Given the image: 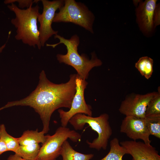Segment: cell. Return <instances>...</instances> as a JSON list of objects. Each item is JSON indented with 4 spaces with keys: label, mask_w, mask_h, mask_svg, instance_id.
<instances>
[{
    "label": "cell",
    "mask_w": 160,
    "mask_h": 160,
    "mask_svg": "<svg viewBox=\"0 0 160 160\" xmlns=\"http://www.w3.org/2000/svg\"><path fill=\"white\" fill-rule=\"evenodd\" d=\"M158 91L148 103L147 106L145 117H160V87Z\"/></svg>",
    "instance_id": "18"
},
{
    "label": "cell",
    "mask_w": 160,
    "mask_h": 160,
    "mask_svg": "<svg viewBox=\"0 0 160 160\" xmlns=\"http://www.w3.org/2000/svg\"><path fill=\"white\" fill-rule=\"evenodd\" d=\"M41 1L43 6V10L42 14L39 15L38 21L40 23L39 31L40 42L41 47H43L50 37L53 35L57 34L58 31L53 30L52 24L55 12L63 5L64 0Z\"/></svg>",
    "instance_id": "9"
},
{
    "label": "cell",
    "mask_w": 160,
    "mask_h": 160,
    "mask_svg": "<svg viewBox=\"0 0 160 160\" xmlns=\"http://www.w3.org/2000/svg\"><path fill=\"white\" fill-rule=\"evenodd\" d=\"M60 155L63 160H90L94 156L93 154H83L76 151L67 140L62 146Z\"/></svg>",
    "instance_id": "14"
},
{
    "label": "cell",
    "mask_w": 160,
    "mask_h": 160,
    "mask_svg": "<svg viewBox=\"0 0 160 160\" xmlns=\"http://www.w3.org/2000/svg\"><path fill=\"white\" fill-rule=\"evenodd\" d=\"M39 144L20 145L15 152L23 159L26 160H36L40 148Z\"/></svg>",
    "instance_id": "16"
},
{
    "label": "cell",
    "mask_w": 160,
    "mask_h": 160,
    "mask_svg": "<svg viewBox=\"0 0 160 160\" xmlns=\"http://www.w3.org/2000/svg\"><path fill=\"white\" fill-rule=\"evenodd\" d=\"M0 139L5 144L8 151L15 152L20 145L18 137H14L8 134L4 124L0 125Z\"/></svg>",
    "instance_id": "19"
},
{
    "label": "cell",
    "mask_w": 160,
    "mask_h": 160,
    "mask_svg": "<svg viewBox=\"0 0 160 160\" xmlns=\"http://www.w3.org/2000/svg\"><path fill=\"white\" fill-rule=\"evenodd\" d=\"M109 116L103 113L97 117H93L83 113H78L72 117L69 123L76 130L82 129L87 124L97 134V138L92 142L87 140L89 148L99 151L107 149L109 139L112 130L109 121Z\"/></svg>",
    "instance_id": "4"
},
{
    "label": "cell",
    "mask_w": 160,
    "mask_h": 160,
    "mask_svg": "<svg viewBox=\"0 0 160 160\" xmlns=\"http://www.w3.org/2000/svg\"><path fill=\"white\" fill-rule=\"evenodd\" d=\"M39 0H7L4 1L5 4L14 3L15 2L18 3V7L21 9L25 7H29L31 5L35 3H37Z\"/></svg>",
    "instance_id": "21"
},
{
    "label": "cell",
    "mask_w": 160,
    "mask_h": 160,
    "mask_svg": "<svg viewBox=\"0 0 160 160\" xmlns=\"http://www.w3.org/2000/svg\"><path fill=\"white\" fill-rule=\"evenodd\" d=\"M6 43H5L3 45H2L1 47H0V53L2 52L3 50L5 47H6Z\"/></svg>",
    "instance_id": "24"
},
{
    "label": "cell",
    "mask_w": 160,
    "mask_h": 160,
    "mask_svg": "<svg viewBox=\"0 0 160 160\" xmlns=\"http://www.w3.org/2000/svg\"><path fill=\"white\" fill-rule=\"evenodd\" d=\"M153 60L147 56L140 57L136 63L135 67L141 74L148 79L151 76L153 71Z\"/></svg>",
    "instance_id": "17"
},
{
    "label": "cell",
    "mask_w": 160,
    "mask_h": 160,
    "mask_svg": "<svg viewBox=\"0 0 160 160\" xmlns=\"http://www.w3.org/2000/svg\"><path fill=\"white\" fill-rule=\"evenodd\" d=\"M77 74L70 75L66 83L56 84L47 78L42 70L40 73L39 84L28 96L19 100L9 102L2 109L15 106H29L40 116L45 134L49 130L51 116L56 110L62 107L70 109L76 92V79Z\"/></svg>",
    "instance_id": "1"
},
{
    "label": "cell",
    "mask_w": 160,
    "mask_h": 160,
    "mask_svg": "<svg viewBox=\"0 0 160 160\" xmlns=\"http://www.w3.org/2000/svg\"><path fill=\"white\" fill-rule=\"evenodd\" d=\"M110 147L108 154L100 160H123V156L127 154L126 150L120 145L117 138L114 137L110 141Z\"/></svg>",
    "instance_id": "15"
},
{
    "label": "cell",
    "mask_w": 160,
    "mask_h": 160,
    "mask_svg": "<svg viewBox=\"0 0 160 160\" xmlns=\"http://www.w3.org/2000/svg\"><path fill=\"white\" fill-rule=\"evenodd\" d=\"M7 160H26L24 159L15 153L13 155H10L7 158Z\"/></svg>",
    "instance_id": "23"
},
{
    "label": "cell",
    "mask_w": 160,
    "mask_h": 160,
    "mask_svg": "<svg viewBox=\"0 0 160 160\" xmlns=\"http://www.w3.org/2000/svg\"><path fill=\"white\" fill-rule=\"evenodd\" d=\"M81 135L66 127H58L52 135H48L45 142L40 147L36 160H56L60 155L62 146L69 139L74 142L79 141Z\"/></svg>",
    "instance_id": "6"
},
{
    "label": "cell",
    "mask_w": 160,
    "mask_h": 160,
    "mask_svg": "<svg viewBox=\"0 0 160 160\" xmlns=\"http://www.w3.org/2000/svg\"><path fill=\"white\" fill-rule=\"evenodd\" d=\"M147 127L150 135L160 138V117H145Z\"/></svg>",
    "instance_id": "20"
},
{
    "label": "cell",
    "mask_w": 160,
    "mask_h": 160,
    "mask_svg": "<svg viewBox=\"0 0 160 160\" xmlns=\"http://www.w3.org/2000/svg\"><path fill=\"white\" fill-rule=\"evenodd\" d=\"M45 134L42 131L39 132L37 129L36 130H26L18 137L20 145H27L40 143L43 144L48 137V135H45Z\"/></svg>",
    "instance_id": "13"
},
{
    "label": "cell",
    "mask_w": 160,
    "mask_h": 160,
    "mask_svg": "<svg viewBox=\"0 0 160 160\" xmlns=\"http://www.w3.org/2000/svg\"><path fill=\"white\" fill-rule=\"evenodd\" d=\"M156 92L144 94L132 93L128 95L121 103L119 112L126 116L145 118L148 104Z\"/></svg>",
    "instance_id": "10"
},
{
    "label": "cell",
    "mask_w": 160,
    "mask_h": 160,
    "mask_svg": "<svg viewBox=\"0 0 160 160\" xmlns=\"http://www.w3.org/2000/svg\"><path fill=\"white\" fill-rule=\"evenodd\" d=\"M120 132L125 133L133 140L140 139L145 143L150 144V135L147 127L145 118L126 116L122 120Z\"/></svg>",
    "instance_id": "11"
},
{
    "label": "cell",
    "mask_w": 160,
    "mask_h": 160,
    "mask_svg": "<svg viewBox=\"0 0 160 160\" xmlns=\"http://www.w3.org/2000/svg\"><path fill=\"white\" fill-rule=\"evenodd\" d=\"M156 0L139 1L135 12L140 30L147 36L152 34L160 23L159 6Z\"/></svg>",
    "instance_id": "7"
},
{
    "label": "cell",
    "mask_w": 160,
    "mask_h": 160,
    "mask_svg": "<svg viewBox=\"0 0 160 160\" xmlns=\"http://www.w3.org/2000/svg\"><path fill=\"white\" fill-rule=\"evenodd\" d=\"M32 5L26 9H21L14 3L7 7L15 15L11 22L17 29L15 39L30 46H37L40 49L41 46L37 26L40 7L38 5L34 7Z\"/></svg>",
    "instance_id": "3"
},
{
    "label": "cell",
    "mask_w": 160,
    "mask_h": 160,
    "mask_svg": "<svg viewBox=\"0 0 160 160\" xmlns=\"http://www.w3.org/2000/svg\"><path fill=\"white\" fill-rule=\"evenodd\" d=\"M76 84V92L69 110L65 111L59 109L58 111L61 125L63 127H66L70 119L76 114L83 113L90 116H92V107L87 104L84 97V92L88 82L86 80L81 78L78 74Z\"/></svg>",
    "instance_id": "8"
},
{
    "label": "cell",
    "mask_w": 160,
    "mask_h": 160,
    "mask_svg": "<svg viewBox=\"0 0 160 160\" xmlns=\"http://www.w3.org/2000/svg\"><path fill=\"white\" fill-rule=\"evenodd\" d=\"M8 151L6 146L4 142L0 139V155Z\"/></svg>",
    "instance_id": "22"
},
{
    "label": "cell",
    "mask_w": 160,
    "mask_h": 160,
    "mask_svg": "<svg viewBox=\"0 0 160 160\" xmlns=\"http://www.w3.org/2000/svg\"><path fill=\"white\" fill-rule=\"evenodd\" d=\"M131 155L132 160H160V156L155 148L143 142L125 140L120 143Z\"/></svg>",
    "instance_id": "12"
},
{
    "label": "cell",
    "mask_w": 160,
    "mask_h": 160,
    "mask_svg": "<svg viewBox=\"0 0 160 160\" xmlns=\"http://www.w3.org/2000/svg\"><path fill=\"white\" fill-rule=\"evenodd\" d=\"M54 38L58 39L59 42L54 44H47L46 46L54 48L60 44H64L67 48V53L65 55L57 54L56 55L57 60L60 63H64L72 67L81 79H87L89 71L92 68L102 65V61L98 58L94 52L91 54L90 59L84 54L80 55L79 54L78 49L80 39L77 35H73L69 39L57 34L55 35Z\"/></svg>",
    "instance_id": "2"
},
{
    "label": "cell",
    "mask_w": 160,
    "mask_h": 160,
    "mask_svg": "<svg viewBox=\"0 0 160 160\" xmlns=\"http://www.w3.org/2000/svg\"><path fill=\"white\" fill-rule=\"evenodd\" d=\"M59 10L55 13L53 22L71 23L93 33L95 16L84 4L74 0H65Z\"/></svg>",
    "instance_id": "5"
}]
</instances>
